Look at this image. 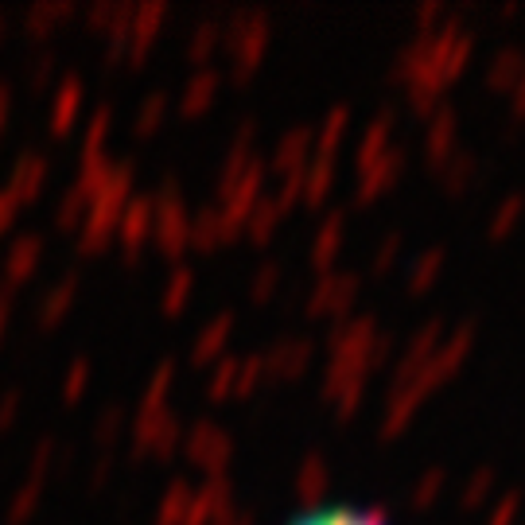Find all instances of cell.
Returning <instances> with one entry per match:
<instances>
[{
    "label": "cell",
    "instance_id": "obj_1",
    "mask_svg": "<svg viewBox=\"0 0 525 525\" xmlns=\"http://www.w3.org/2000/svg\"><path fill=\"white\" fill-rule=\"evenodd\" d=\"M292 525H385L378 514H366V510H347V506H331V510H315L308 518Z\"/></svg>",
    "mask_w": 525,
    "mask_h": 525
}]
</instances>
